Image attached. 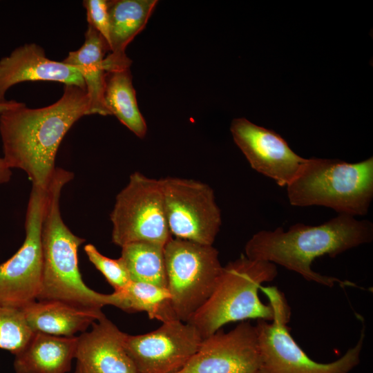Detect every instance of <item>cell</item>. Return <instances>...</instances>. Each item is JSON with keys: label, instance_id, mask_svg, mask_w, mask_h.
<instances>
[{"label": "cell", "instance_id": "cell-20", "mask_svg": "<svg viewBox=\"0 0 373 373\" xmlns=\"http://www.w3.org/2000/svg\"><path fill=\"white\" fill-rule=\"evenodd\" d=\"M104 103L110 115L138 137H145L147 126L138 108L130 68L106 73Z\"/></svg>", "mask_w": 373, "mask_h": 373}, {"label": "cell", "instance_id": "cell-9", "mask_svg": "<svg viewBox=\"0 0 373 373\" xmlns=\"http://www.w3.org/2000/svg\"><path fill=\"white\" fill-rule=\"evenodd\" d=\"M161 180L171 236L213 245L222 224L221 211L213 189L192 179L169 176Z\"/></svg>", "mask_w": 373, "mask_h": 373}, {"label": "cell", "instance_id": "cell-12", "mask_svg": "<svg viewBox=\"0 0 373 373\" xmlns=\"http://www.w3.org/2000/svg\"><path fill=\"white\" fill-rule=\"evenodd\" d=\"M259 350L255 325L240 322L204 338L188 363L177 373H258Z\"/></svg>", "mask_w": 373, "mask_h": 373}, {"label": "cell", "instance_id": "cell-3", "mask_svg": "<svg viewBox=\"0 0 373 373\" xmlns=\"http://www.w3.org/2000/svg\"><path fill=\"white\" fill-rule=\"evenodd\" d=\"M73 173L56 169L46 187L41 223L42 274L36 300H57L89 309L102 310L113 305V295L89 288L78 267L77 250L85 240L64 222L59 209L63 187Z\"/></svg>", "mask_w": 373, "mask_h": 373}, {"label": "cell", "instance_id": "cell-21", "mask_svg": "<svg viewBox=\"0 0 373 373\" xmlns=\"http://www.w3.org/2000/svg\"><path fill=\"white\" fill-rule=\"evenodd\" d=\"M113 306L127 312H146L150 319L165 323L178 320L167 288L131 281L122 290L112 293Z\"/></svg>", "mask_w": 373, "mask_h": 373}, {"label": "cell", "instance_id": "cell-14", "mask_svg": "<svg viewBox=\"0 0 373 373\" xmlns=\"http://www.w3.org/2000/svg\"><path fill=\"white\" fill-rule=\"evenodd\" d=\"M77 336L75 373H137L124 347L126 333L105 315Z\"/></svg>", "mask_w": 373, "mask_h": 373}, {"label": "cell", "instance_id": "cell-16", "mask_svg": "<svg viewBox=\"0 0 373 373\" xmlns=\"http://www.w3.org/2000/svg\"><path fill=\"white\" fill-rule=\"evenodd\" d=\"M157 3L156 0L108 1L111 52L104 60L106 72L130 68L126 48L144 28Z\"/></svg>", "mask_w": 373, "mask_h": 373}, {"label": "cell", "instance_id": "cell-6", "mask_svg": "<svg viewBox=\"0 0 373 373\" xmlns=\"http://www.w3.org/2000/svg\"><path fill=\"white\" fill-rule=\"evenodd\" d=\"M262 290L274 300L276 312L271 321L256 320L258 373H350L359 364L365 327L356 344L341 358L327 363L316 362L307 355L290 334L287 323L291 308L283 293L276 287H262Z\"/></svg>", "mask_w": 373, "mask_h": 373}, {"label": "cell", "instance_id": "cell-24", "mask_svg": "<svg viewBox=\"0 0 373 373\" xmlns=\"http://www.w3.org/2000/svg\"><path fill=\"white\" fill-rule=\"evenodd\" d=\"M88 260L113 287L114 291L124 289L131 281L128 269L121 257L112 259L102 254L92 244L84 247Z\"/></svg>", "mask_w": 373, "mask_h": 373}, {"label": "cell", "instance_id": "cell-26", "mask_svg": "<svg viewBox=\"0 0 373 373\" xmlns=\"http://www.w3.org/2000/svg\"><path fill=\"white\" fill-rule=\"evenodd\" d=\"M21 102L10 100L0 103V115L10 108L17 106ZM12 176L11 169L6 164L3 157H0V184L8 182Z\"/></svg>", "mask_w": 373, "mask_h": 373}, {"label": "cell", "instance_id": "cell-5", "mask_svg": "<svg viewBox=\"0 0 373 373\" xmlns=\"http://www.w3.org/2000/svg\"><path fill=\"white\" fill-rule=\"evenodd\" d=\"M287 191L292 206H322L338 215L365 216L373 199V157L356 163L306 158Z\"/></svg>", "mask_w": 373, "mask_h": 373}, {"label": "cell", "instance_id": "cell-2", "mask_svg": "<svg viewBox=\"0 0 373 373\" xmlns=\"http://www.w3.org/2000/svg\"><path fill=\"white\" fill-rule=\"evenodd\" d=\"M372 239L373 224L370 220L338 215L319 225L297 223L287 231L283 227L259 231L247 242L245 256L279 265L309 282L332 287L336 283L345 282L316 272L312 262L325 255L335 258Z\"/></svg>", "mask_w": 373, "mask_h": 373}, {"label": "cell", "instance_id": "cell-15", "mask_svg": "<svg viewBox=\"0 0 373 373\" xmlns=\"http://www.w3.org/2000/svg\"><path fill=\"white\" fill-rule=\"evenodd\" d=\"M27 81H52L86 89L84 79L73 66L52 61L35 44L17 48L0 59V103L12 86Z\"/></svg>", "mask_w": 373, "mask_h": 373}, {"label": "cell", "instance_id": "cell-17", "mask_svg": "<svg viewBox=\"0 0 373 373\" xmlns=\"http://www.w3.org/2000/svg\"><path fill=\"white\" fill-rule=\"evenodd\" d=\"M77 336H60L34 332L15 355L16 373H67L75 358Z\"/></svg>", "mask_w": 373, "mask_h": 373}, {"label": "cell", "instance_id": "cell-8", "mask_svg": "<svg viewBox=\"0 0 373 373\" xmlns=\"http://www.w3.org/2000/svg\"><path fill=\"white\" fill-rule=\"evenodd\" d=\"M110 219L112 242L120 247L136 242L165 245L172 236L166 220L162 180L132 173L116 196Z\"/></svg>", "mask_w": 373, "mask_h": 373}, {"label": "cell", "instance_id": "cell-7", "mask_svg": "<svg viewBox=\"0 0 373 373\" xmlns=\"http://www.w3.org/2000/svg\"><path fill=\"white\" fill-rule=\"evenodd\" d=\"M167 289L178 320L187 322L212 293L222 266L213 245L171 238L164 247Z\"/></svg>", "mask_w": 373, "mask_h": 373}, {"label": "cell", "instance_id": "cell-23", "mask_svg": "<svg viewBox=\"0 0 373 373\" xmlns=\"http://www.w3.org/2000/svg\"><path fill=\"white\" fill-rule=\"evenodd\" d=\"M23 312L0 307V348L15 355L26 345L33 334Z\"/></svg>", "mask_w": 373, "mask_h": 373}, {"label": "cell", "instance_id": "cell-10", "mask_svg": "<svg viewBox=\"0 0 373 373\" xmlns=\"http://www.w3.org/2000/svg\"><path fill=\"white\" fill-rule=\"evenodd\" d=\"M46 189L32 186L27 207L26 238L0 264V307L22 310L37 300L42 274L41 223Z\"/></svg>", "mask_w": 373, "mask_h": 373}, {"label": "cell", "instance_id": "cell-19", "mask_svg": "<svg viewBox=\"0 0 373 373\" xmlns=\"http://www.w3.org/2000/svg\"><path fill=\"white\" fill-rule=\"evenodd\" d=\"M109 48L100 34L88 26L83 45L69 52L63 63L75 67L82 75L89 100L88 115H108L104 103L106 70L105 53Z\"/></svg>", "mask_w": 373, "mask_h": 373}, {"label": "cell", "instance_id": "cell-11", "mask_svg": "<svg viewBox=\"0 0 373 373\" xmlns=\"http://www.w3.org/2000/svg\"><path fill=\"white\" fill-rule=\"evenodd\" d=\"M202 339L194 326L174 320L146 334H126L124 347L137 373H177L195 354Z\"/></svg>", "mask_w": 373, "mask_h": 373}, {"label": "cell", "instance_id": "cell-22", "mask_svg": "<svg viewBox=\"0 0 373 373\" xmlns=\"http://www.w3.org/2000/svg\"><path fill=\"white\" fill-rule=\"evenodd\" d=\"M164 247L163 245L150 242H132L121 247L120 257L131 281L167 288Z\"/></svg>", "mask_w": 373, "mask_h": 373}, {"label": "cell", "instance_id": "cell-25", "mask_svg": "<svg viewBox=\"0 0 373 373\" xmlns=\"http://www.w3.org/2000/svg\"><path fill=\"white\" fill-rule=\"evenodd\" d=\"M84 6L86 10L88 26L93 27L100 34L109 48L108 1L86 0L84 1Z\"/></svg>", "mask_w": 373, "mask_h": 373}, {"label": "cell", "instance_id": "cell-18", "mask_svg": "<svg viewBox=\"0 0 373 373\" xmlns=\"http://www.w3.org/2000/svg\"><path fill=\"white\" fill-rule=\"evenodd\" d=\"M33 332L75 336L103 316L102 310L79 307L57 300H35L21 310Z\"/></svg>", "mask_w": 373, "mask_h": 373}, {"label": "cell", "instance_id": "cell-13", "mask_svg": "<svg viewBox=\"0 0 373 373\" xmlns=\"http://www.w3.org/2000/svg\"><path fill=\"white\" fill-rule=\"evenodd\" d=\"M230 131L251 168L280 186H287L306 160L279 134L244 117L233 119Z\"/></svg>", "mask_w": 373, "mask_h": 373}, {"label": "cell", "instance_id": "cell-4", "mask_svg": "<svg viewBox=\"0 0 373 373\" xmlns=\"http://www.w3.org/2000/svg\"><path fill=\"white\" fill-rule=\"evenodd\" d=\"M277 276L275 264L241 256L222 267L212 293L186 323L194 326L204 338L229 323L273 321L275 303L267 296L269 303L265 304L258 291L263 283L274 280Z\"/></svg>", "mask_w": 373, "mask_h": 373}, {"label": "cell", "instance_id": "cell-1", "mask_svg": "<svg viewBox=\"0 0 373 373\" xmlns=\"http://www.w3.org/2000/svg\"><path fill=\"white\" fill-rule=\"evenodd\" d=\"M86 90L66 85L61 98L39 108L24 103L0 115L3 160L10 169H21L32 186L46 189L56 169L55 160L66 133L88 115Z\"/></svg>", "mask_w": 373, "mask_h": 373}]
</instances>
